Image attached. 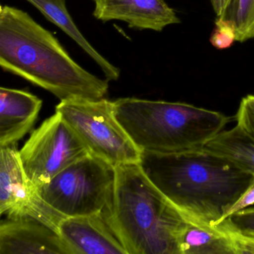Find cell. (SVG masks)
Masks as SVG:
<instances>
[{
  "instance_id": "obj_3",
  "label": "cell",
  "mask_w": 254,
  "mask_h": 254,
  "mask_svg": "<svg viewBox=\"0 0 254 254\" xmlns=\"http://www.w3.org/2000/svg\"><path fill=\"white\" fill-rule=\"evenodd\" d=\"M104 212L127 254H181L180 238L187 220L139 163L116 166L112 200Z\"/></svg>"
},
{
  "instance_id": "obj_7",
  "label": "cell",
  "mask_w": 254,
  "mask_h": 254,
  "mask_svg": "<svg viewBox=\"0 0 254 254\" xmlns=\"http://www.w3.org/2000/svg\"><path fill=\"white\" fill-rule=\"evenodd\" d=\"M26 176L38 188L90 152L75 130L56 112L34 130L20 149Z\"/></svg>"
},
{
  "instance_id": "obj_20",
  "label": "cell",
  "mask_w": 254,
  "mask_h": 254,
  "mask_svg": "<svg viewBox=\"0 0 254 254\" xmlns=\"http://www.w3.org/2000/svg\"><path fill=\"white\" fill-rule=\"evenodd\" d=\"M235 41H236V34L233 28L215 20V29L210 38L212 45L218 50H224L231 47Z\"/></svg>"
},
{
  "instance_id": "obj_15",
  "label": "cell",
  "mask_w": 254,
  "mask_h": 254,
  "mask_svg": "<svg viewBox=\"0 0 254 254\" xmlns=\"http://www.w3.org/2000/svg\"><path fill=\"white\" fill-rule=\"evenodd\" d=\"M180 251L181 254H233L221 225L208 227L189 221L180 238Z\"/></svg>"
},
{
  "instance_id": "obj_8",
  "label": "cell",
  "mask_w": 254,
  "mask_h": 254,
  "mask_svg": "<svg viewBox=\"0 0 254 254\" xmlns=\"http://www.w3.org/2000/svg\"><path fill=\"white\" fill-rule=\"evenodd\" d=\"M16 146L0 147V214L6 218L31 217L59 232L65 217L41 198L25 173Z\"/></svg>"
},
{
  "instance_id": "obj_19",
  "label": "cell",
  "mask_w": 254,
  "mask_h": 254,
  "mask_svg": "<svg viewBox=\"0 0 254 254\" xmlns=\"http://www.w3.org/2000/svg\"><path fill=\"white\" fill-rule=\"evenodd\" d=\"M221 226L231 242L233 254H254V236L242 234L227 227L224 223Z\"/></svg>"
},
{
  "instance_id": "obj_11",
  "label": "cell",
  "mask_w": 254,
  "mask_h": 254,
  "mask_svg": "<svg viewBox=\"0 0 254 254\" xmlns=\"http://www.w3.org/2000/svg\"><path fill=\"white\" fill-rule=\"evenodd\" d=\"M59 233L72 254H127L105 212L65 217Z\"/></svg>"
},
{
  "instance_id": "obj_2",
  "label": "cell",
  "mask_w": 254,
  "mask_h": 254,
  "mask_svg": "<svg viewBox=\"0 0 254 254\" xmlns=\"http://www.w3.org/2000/svg\"><path fill=\"white\" fill-rule=\"evenodd\" d=\"M0 66L61 101L98 100L109 88L108 80L80 66L27 12L7 5L0 7Z\"/></svg>"
},
{
  "instance_id": "obj_6",
  "label": "cell",
  "mask_w": 254,
  "mask_h": 254,
  "mask_svg": "<svg viewBox=\"0 0 254 254\" xmlns=\"http://www.w3.org/2000/svg\"><path fill=\"white\" fill-rule=\"evenodd\" d=\"M56 112L75 130L92 154L114 166L139 163L140 150L119 123L114 102L104 98L61 101Z\"/></svg>"
},
{
  "instance_id": "obj_4",
  "label": "cell",
  "mask_w": 254,
  "mask_h": 254,
  "mask_svg": "<svg viewBox=\"0 0 254 254\" xmlns=\"http://www.w3.org/2000/svg\"><path fill=\"white\" fill-rule=\"evenodd\" d=\"M119 123L140 151L171 154L200 149L230 118L183 102L121 98L114 101Z\"/></svg>"
},
{
  "instance_id": "obj_12",
  "label": "cell",
  "mask_w": 254,
  "mask_h": 254,
  "mask_svg": "<svg viewBox=\"0 0 254 254\" xmlns=\"http://www.w3.org/2000/svg\"><path fill=\"white\" fill-rule=\"evenodd\" d=\"M42 105V100L29 92L1 87L0 147L16 145L32 130Z\"/></svg>"
},
{
  "instance_id": "obj_14",
  "label": "cell",
  "mask_w": 254,
  "mask_h": 254,
  "mask_svg": "<svg viewBox=\"0 0 254 254\" xmlns=\"http://www.w3.org/2000/svg\"><path fill=\"white\" fill-rule=\"evenodd\" d=\"M204 148L254 176V140L237 124L224 129Z\"/></svg>"
},
{
  "instance_id": "obj_1",
  "label": "cell",
  "mask_w": 254,
  "mask_h": 254,
  "mask_svg": "<svg viewBox=\"0 0 254 254\" xmlns=\"http://www.w3.org/2000/svg\"><path fill=\"white\" fill-rule=\"evenodd\" d=\"M141 169L165 198L191 222L217 227L254 175L203 148L141 151Z\"/></svg>"
},
{
  "instance_id": "obj_13",
  "label": "cell",
  "mask_w": 254,
  "mask_h": 254,
  "mask_svg": "<svg viewBox=\"0 0 254 254\" xmlns=\"http://www.w3.org/2000/svg\"><path fill=\"white\" fill-rule=\"evenodd\" d=\"M36 8L49 21L73 40L102 69L109 81H117L120 69L99 53L80 32L66 8V0H26Z\"/></svg>"
},
{
  "instance_id": "obj_10",
  "label": "cell",
  "mask_w": 254,
  "mask_h": 254,
  "mask_svg": "<svg viewBox=\"0 0 254 254\" xmlns=\"http://www.w3.org/2000/svg\"><path fill=\"white\" fill-rule=\"evenodd\" d=\"M93 15L103 23L120 20L130 29L162 32L181 23L165 0H93Z\"/></svg>"
},
{
  "instance_id": "obj_21",
  "label": "cell",
  "mask_w": 254,
  "mask_h": 254,
  "mask_svg": "<svg viewBox=\"0 0 254 254\" xmlns=\"http://www.w3.org/2000/svg\"><path fill=\"white\" fill-rule=\"evenodd\" d=\"M254 206V177L248 188L239 196L227 212L225 220L243 209ZM224 220V221H225Z\"/></svg>"
},
{
  "instance_id": "obj_17",
  "label": "cell",
  "mask_w": 254,
  "mask_h": 254,
  "mask_svg": "<svg viewBox=\"0 0 254 254\" xmlns=\"http://www.w3.org/2000/svg\"><path fill=\"white\" fill-rule=\"evenodd\" d=\"M236 123L254 140V95L241 100L236 115Z\"/></svg>"
},
{
  "instance_id": "obj_9",
  "label": "cell",
  "mask_w": 254,
  "mask_h": 254,
  "mask_svg": "<svg viewBox=\"0 0 254 254\" xmlns=\"http://www.w3.org/2000/svg\"><path fill=\"white\" fill-rule=\"evenodd\" d=\"M72 254L59 232L28 216L0 224V254Z\"/></svg>"
},
{
  "instance_id": "obj_22",
  "label": "cell",
  "mask_w": 254,
  "mask_h": 254,
  "mask_svg": "<svg viewBox=\"0 0 254 254\" xmlns=\"http://www.w3.org/2000/svg\"><path fill=\"white\" fill-rule=\"evenodd\" d=\"M226 0H211L212 8L216 14L217 17L221 15L223 8L225 5Z\"/></svg>"
},
{
  "instance_id": "obj_5",
  "label": "cell",
  "mask_w": 254,
  "mask_h": 254,
  "mask_svg": "<svg viewBox=\"0 0 254 254\" xmlns=\"http://www.w3.org/2000/svg\"><path fill=\"white\" fill-rule=\"evenodd\" d=\"M116 166L89 153L37 188L41 198L64 217L103 212L112 200Z\"/></svg>"
},
{
  "instance_id": "obj_16",
  "label": "cell",
  "mask_w": 254,
  "mask_h": 254,
  "mask_svg": "<svg viewBox=\"0 0 254 254\" xmlns=\"http://www.w3.org/2000/svg\"><path fill=\"white\" fill-rule=\"evenodd\" d=\"M216 20L233 28L236 41L245 42L254 38V0H226Z\"/></svg>"
},
{
  "instance_id": "obj_18",
  "label": "cell",
  "mask_w": 254,
  "mask_h": 254,
  "mask_svg": "<svg viewBox=\"0 0 254 254\" xmlns=\"http://www.w3.org/2000/svg\"><path fill=\"white\" fill-rule=\"evenodd\" d=\"M222 223L242 234L254 236V206L231 215Z\"/></svg>"
}]
</instances>
